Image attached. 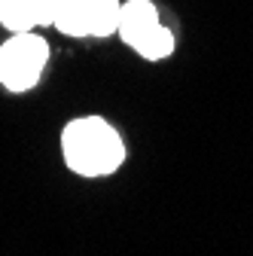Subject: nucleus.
I'll return each mask as SVG.
<instances>
[{"label": "nucleus", "instance_id": "obj_1", "mask_svg": "<svg viewBox=\"0 0 253 256\" xmlns=\"http://www.w3.org/2000/svg\"><path fill=\"white\" fill-rule=\"evenodd\" d=\"M64 165L80 177H107L125 162V144L104 116L70 119L61 132Z\"/></svg>", "mask_w": 253, "mask_h": 256}, {"label": "nucleus", "instance_id": "obj_2", "mask_svg": "<svg viewBox=\"0 0 253 256\" xmlns=\"http://www.w3.org/2000/svg\"><path fill=\"white\" fill-rule=\"evenodd\" d=\"M49 61V43L37 30H22L10 34V40L0 43V86L6 92H30Z\"/></svg>", "mask_w": 253, "mask_h": 256}, {"label": "nucleus", "instance_id": "obj_3", "mask_svg": "<svg viewBox=\"0 0 253 256\" xmlns=\"http://www.w3.org/2000/svg\"><path fill=\"white\" fill-rule=\"evenodd\" d=\"M58 0H0V24L10 34L52 28Z\"/></svg>", "mask_w": 253, "mask_h": 256}, {"label": "nucleus", "instance_id": "obj_4", "mask_svg": "<svg viewBox=\"0 0 253 256\" xmlns=\"http://www.w3.org/2000/svg\"><path fill=\"white\" fill-rule=\"evenodd\" d=\"M162 24L159 18V6L152 0H125L119 6V28H116V37L128 46L138 49L156 28Z\"/></svg>", "mask_w": 253, "mask_h": 256}, {"label": "nucleus", "instance_id": "obj_5", "mask_svg": "<svg viewBox=\"0 0 253 256\" xmlns=\"http://www.w3.org/2000/svg\"><path fill=\"white\" fill-rule=\"evenodd\" d=\"M88 12H92V0H58L52 28L61 30L64 37L86 40L88 37Z\"/></svg>", "mask_w": 253, "mask_h": 256}, {"label": "nucleus", "instance_id": "obj_6", "mask_svg": "<svg viewBox=\"0 0 253 256\" xmlns=\"http://www.w3.org/2000/svg\"><path fill=\"white\" fill-rule=\"evenodd\" d=\"M119 6L122 0H92L88 12V37H113L119 28Z\"/></svg>", "mask_w": 253, "mask_h": 256}, {"label": "nucleus", "instance_id": "obj_7", "mask_svg": "<svg viewBox=\"0 0 253 256\" xmlns=\"http://www.w3.org/2000/svg\"><path fill=\"white\" fill-rule=\"evenodd\" d=\"M174 34H171V28H165V24H159L152 30V34L134 49L140 58H146V61H162V58H168L171 52H174Z\"/></svg>", "mask_w": 253, "mask_h": 256}]
</instances>
